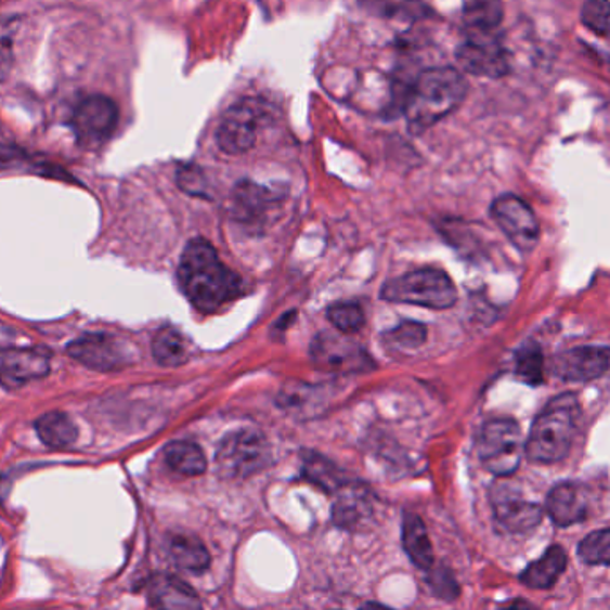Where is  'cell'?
<instances>
[{
  "label": "cell",
  "instance_id": "6da1fadb",
  "mask_svg": "<svg viewBox=\"0 0 610 610\" xmlns=\"http://www.w3.org/2000/svg\"><path fill=\"white\" fill-rule=\"evenodd\" d=\"M177 277L187 300L204 314L217 313L242 293L239 277L223 264L206 239L187 243Z\"/></svg>",
  "mask_w": 610,
  "mask_h": 610
},
{
  "label": "cell",
  "instance_id": "7a4b0ae2",
  "mask_svg": "<svg viewBox=\"0 0 610 610\" xmlns=\"http://www.w3.org/2000/svg\"><path fill=\"white\" fill-rule=\"evenodd\" d=\"M466 93L468 82L460 72L454 68L425 70L405 96L408 129L416 134L427 131L455 112L465 101Z\"/></svg>",
  "mask_w": 610,
  "mask_h": 610
},
{
  "label": "cell",
  "instance_id": "3957f363",
  "mask_svg": "<svg viewBox=\"0 0 610 610\" xmlns=\"http://www.w3.org/2000/svg\"><path fill=\"white\" fill-rule=\"evenodd\" d=\"M581 425L575 394H560L541 411L524 439V455L537 465H554L570 454Z\"/></svg>",
  "mask_w": 610,
  "mask_h": 610
},
{
  "label": "cell",
  "instance_id": "277c9868",
  "mask_svg": "<svg viewBox=\"0 0 610 610\" xmlns=\"http://www.w3.org/2000/svg\"><path fill=\"white\" fill-rule=\"evenodd\" d=\"M382 298L419 308L449 309L457 302V288L443 270L421 268L389 281L382 288Z\"/></svg>",
  "mask_w": 610,
  "mask_h": 610
},
{
  "label": "cell",
  "instance_id": "5b68a950",
  "mask_svg": "<svg viewBox=\"0 0 610 610\" xmlns=\"http://www.w3.org/2000/svg\"><path fill=\"white\" fill-rule=\"evenodd\" d=\"M477 450L482 465L499 479L510 477L520 468L524 455V439L515 419H491L480 430Z\"/></svg>",
  "mask_w": 610,
  "mask_h": 610
},
{
  "label": "cell",
  "instance_id": "8992f818",
  "mask_svg": "<svg viewBox=\"0 0 610 610\" xmlns=\"http://www.w3.org/2000/svg\"><path fill=\"white\" fill-rule=\"evenodd\" d=\"M272 450L256 430H237L223 439L217 452L218 473L223 479H248L267 468Z\"/></svg>",
  "mask_w": 610,
  "mask_h": 610
},
{
  "label": "cell",
  "instance_id": "52a82bcc",
  "mask_svg": "<svg viewBox=\"0 0 610 610\" xmlns=\"http://www.w3.org/2000/svg\"><path fill=\"white\" fill-rule=\"evenodd\" d=\"M493 515L499 529L509 534H524L534 530L543 520L541 505L523 498L521 491L510 482H496L491 490Z\"/></svg>",
  "mask_w": 610,
  "mask_h": 610
},
{
  "label": "cell",
  "instance_id": "ba28073f",
  "mask_svg": "<svg viewBox=\"0 0 610 610\" xmlns=\"http://www.w3.org/2000/svg\"><path fill=\"white\" fill-rule=\"evenodd\" d=\"M72 358L95 372H117L132 364V350L112 334H85L68 345Z\"/></svg>",
  "mask_w": 610,
  "mask_h": 610
},
{
  "label": "cell",
  "instance_id": "9c48e42d",
  "mask_svg": "<svg viewBox=\"0 0 610 610\" xmlns=\"http://www.w3.org/2000/svg\"><path fill=\"white\" fill-rule=\"evenodd\" d=\"M262 109L252 101H242L229 107L217 131V143L225 154L239 156L250 151L258 140Z\"/></svg>",
  "mask_w": 610,
  "mask_h": 610
},
{
  "label": "cell",
  "instance_id": "30bf717a",
  "mask_svg": "<svg viewBox=\"0 0 610 610\" xmlns=\"http://www.w3.org/2000/svg\"><path fill=\"white\" fill-rule=\"evenodd\" d=\"M118 107L109 96H88L76 107L72 129L77 142L85 146H99L112 138L117 129Z\"/></svg>",
  "mask_w": 610,
  "mask_h": 610
},
{
  "label": "cell",
  "instance_id": "8fae6325",
  "mask_svg": "<svg viewBox=\"0 0 610 610\" xmlns=\"http://www.w3.org/2000/svg\"><path fill=\"white\" fill-rule=\"evenodd\" d=\"M494 222L521 252H530L540 242V223L529 204L515 195L496 198L491 206Z\"/></svg>",
  "mask_w": 610,
  "mask_h": 610
},
{
  "label": "cell",
  "instance_id": "7c38bea8",
  "mask_svg": "<svg viewBox=\"0 0 610 610\" xmlns=\"http://www.w3.org/2000/svg\"><path fill=\"white\" fill-rule=\"evenodd\" d=\"M457 61L473 76L496 79L509 72L507 51L493 33H468L457 49Z\"/></svg>",
  "mask_w": 610,
  "mask_h": 610
},
{
  "label": "cell",
  "instance_id": "4fadbf2b",
  "mask_svg": "<svg viewBox=\"0 0 610 610\" xmlns=\"http://www.w3.org/2000/svg\"><path fill=\"white\" fill-rule=\"evenodd\" d=\"M311 355L320 368L333 372H361L372 363L358 343L336 334H320L311 347Z\"/></svg>",
  "mask_w": 610,
  "mask_h": 610
},
{
  "label": "cell",
  "instance_id": "5bb4252c",
  "mask_svg": "<svg viewBox=\"0 0 610 610\" xmlns=\"http://www.w3.org/2000/svg\"><path fill=\"white\" fill-rule=\"evenodd\" d=\"M51 369V361L43 350L0 349V386L18 388L24 384L46 377Z\"/></svg>",
  "mask_w": 610,
  "mask_h": 610
},
{
  "label": "cell",
  "instance_id": "9a60e30c",
  "mask_svg": "<svg viewBox=\"0 0 610 610\" xmlns=\"http://www.w3.org/2000/svg\"><path fill=\"white\" fill-rule=\"evenodd\" d=\"M610 368V350L596 347H579L557 355L554 372L557 377L570 382H589Z\"/></svg>",
  "mask_w": 610,
  "mask_h": 610
},
{
  "label": "cell",
  "instance_id": "2e32d148",
  "mask_svg": "<svg viewBox=\"0 0 610 610\" xmlns=\"http://www.w3.org/2000/svg\"><path fill=\"white\" fill-rule=\"evenodd\" d=\"M589 502L582 485L562 482L555 485L546 496L545 510L557 527H571L581 523L587 516Z\"/></svg>",
  "mask_w": 610,
  "mask_h": 610
},
{
  "label": "cell",
  "instance_id": "e0dca14e",
  "mask_svg": "<svg viewBox=\"0 0 610 610\" xmlns=\"http://www.w3.org/2000/svg\"><path fill=\"white\" fill-rule=\"evenodd\" d=\"M148 598L156 610H204L195 589L173 575H156L148 582Z\"/></svg>",
  "mask_w": 610,
  "mask_h": 610
},
{
  "label": "cell",
  "instance_id": "ac0fdd59",
  "mask_svg": "<svg viewBox=\"0 0 610 610\" xmlns=\"http://www.w3.org/2000/svg\"><path fill=\"white\" fill-rule=\"evenodd\" d=\"M338 498L333 507L334 523L347 530L363 529L374 515L368 491L361 485L345 484L336 491Z\"/></svg>",
  "mask_w": 610,
  "mask_h": 610
},
{
  "label": "cell",
  "instance_id": "d6986e66",
  "mask_svg": "<svg viewBox=\"0 0 610 610\" xmlns=\"http://www.w3.org/2000/svg\"><path fill=\"white\" fill-rule=\"evenodd\" d=\"M568 566L562 546H550L540 559L530 562L520 575L521 584L530 589H550L557 584Z\"/></svg>",
  "mask_w": 610,
  "mask_h": 610
},
{
  "label": "cell",
  "instance_id": "ffe728a7",
  "mask_svg": "<svg viewBox=\"0 0 610 610\" xmlns=\"http://www.w3.org/2000/svg\"><path fill=\"white\" fill-rule=\"evenodd\" d=\"M273 204V197L264 187L254 182L237 184L233 193V215L237 222L261 223L267 217L268 209Z\"/></svg>",
  "mask_w": 610,
  "mask_h": 610
},
{
  "label": "cell",
  "instance_id": "44dd1931",
  "mask_svg": "<svg viewBox=\"0 0 610 610\" xmlns=\"http://www.w3.org/2000/svg\"><path fill=\"white\" fill-rule=\"evenodd\" d=\"M168 551L176 562L177 568L187 571V573H203L211 564V557L207 551L203 541L190 534L173 535L168 543Z\"/></svg>",
  "mask_w": 610,
  "mask_h": 610
},
{
  "label": "cell",
  "instance_id": "7402d4cb",
  "mask_svg": "<svg viewBox=\"0 0 610 610\" xmlns=\"http://www.w3.org/2000/svg\"><path fill=\"white\" fill-rule=\"evenodd\" d=\"M36 432L38 438L49 449H68L76 443L79 430L74 419L68 414L52 411L36 419Z\"/></svg>",
  "mask_w": 610,
  "mask_h": 610
},
{
  "label": "cell",
  "instance_id": "603a6c76",
  "mask_svg": "<svg viewBox=\"0 0 610 610\" xmlns=\"http://www.w3.org/2000/svg\"><path fill=\"white\" fill-rule=\"evenodd\" d=\"M404 548L414 564L421 570H430L434 564V550H432L429 534L419 516L405 515Z\"/></svg>",
  "mask_w": 610,
  "mask_h": 610
},
{
  "label": "cell",
  "instance_id": "cb8c5ba5",
  "mask_svg": "<svg viewBox=\"0 0 610 610\" xmlns=\"http://www.w3.org/2000/svg\"><path fill=\"white\" fill-rule=\"evenodd\" d=\"M165 460L177 473L197 477L206 471L204 452L192 441H173L165 449Z\"/></svg>",
  "mask_w": 610,
  "mask_h": 610
},
{
  "label": "cell",
  "instance_id": "d4e9b609",
  "mask_svg": "<svg viewBox=\"0 0 610 610\" xmlns=\"http://www.w3.org/2000/svg\"><path fill=\"white\" fill-rule=\"evenodd\" d=\"M152 353L161 366H181L190 358L186 341L182 338L181 333L172 327L157 330L156 336L152 339Z\"/></svg>",
  "mask_w": 610,
  "mask_h": 610
},
{
  "label": "cell",
  "instance_id": "484cf974",
  "mask_svg": "<svg viewBox=\"0 0 610 610\" xmlns=\"http://www.w3.org/2000/svg\"><path fill=\"white\" fill-rule=\"evenodd\" d=\"M499 0H473L466 8L465 22L468 33H493L502 22Z\"/></svg>",
  "mask_w": 610,
  "mask_h": 610
},
{
  "label": "cell",
  "instance_id": "4316f807",
  "mask_svg": "<svg viewBox=\"0 0 610 610\" xmlns=\"http://www.w3.org/2000/svg\"><path fill=\"white\" fill-rule=\"evenodd\" d=\"M303 475L308 477L311 482L320 485L322 490L334 493V491L341 490L347 482L339 477L338 469L334 468L328 460L323 459L316 454L303 455Z\"/></svg>",
  "mask_w": 610,
  "mask_h": 610
},
{
  "label": "cell",
  "instance_id": "83f0119b",
  "mask_svg": "<svg viewBox=\"0 0 610 610\" xmlns=\"http://www.w3.org/2000/svg\"><path fill=\"white\" fill-rule=\"evenodd\" d=\"M543 372H545V359L543 352L535 343H527L521 347L520 352L516 353V375L530 386H537L543 382Z\"/></svg>",
  "mask_w": 610,
  "mask_h": 610
},
{
  "label": "cell",
  "instance_id": "f1b7e54d",
  "mask_svg": "<svg viewBox=\"0 0 610 610\" xmlns=\"http://www.w3.org/2000/svg\"><path fill=\"white\" fill-rule=\"evenodd\" d=\"M579 557L585 564L610 566V529L585 535L579 545Z\"/></svg>",
  "mask_w": 610,
  "mask_h": 610
},
{
  "label": "cell",
  "instance_id": "f546056e",
  "mask_svg": "<svg viewBox=\"0 0 610 610\" xmlns=\"http://www.w3.org/2000/svg\"><path fill=\"white\" fill-rule=\"evenodd\" d=\"M581 21L596 35L610 36V0H585Z\"/></svg>",
  "mask_w": 610,
  "mask_h": 610
},
{
  "label": "cell",
  "instance_id": "4dcf8cb0",
  "mask_svg": "<svg viewBox=\"0 0 610 610\" xmlns=\"http://www.w3.org/2000/svg\"><path fill=\"white\" fill-rule=\"evenodd\" d=\"M328 320L339 333H358L364 325L363 308L358 303H336L327 311Z\"/></svg>",
  "mask_w": 610,
  "mask_h": 610
},
{
  "label": "cell",
  "instance_id": "1f68e13d",
  "mask_svg": "<svg viewBox=\"0 0 610 610\" xmlns=\"http://www.w3.org/2000/svg\"><path fill=\"white\" fill-rule=\"evenodd\" d=\"M389 345L402 350L419 349L427 339V328L421 323L405 322L388 333Z\"/></svg>",
  "mask_w": 610,
  "mask_h": 610
},
{
  "label": "cell",
  "instance_id": "d6a6232c",
  "mask_svg": "<svg viewBox=\"0 0 610 610\" xmlns=\"http://www.w3.org/2000/svg\"><path fill=\"white\" fill-rule=\"evenodd\" d=\"M375 11L388 16H419L421 4L418 0H372Z\"/></svg>",
  "mask_w": 610,
  "mask_h": 610
},
{
  "label": "cell",
  "instance_id": "836d02e7",
  "mask_svg": "<svg viewBox=\"0 0 610 610\" xmlns=\"http://www.w3.org/2000/svg\"><path fill=\"white\" fill-rule=\"evenodd\" d=\"M177 182H179V187L190 193V195L206 197V177L203 176V172L197 167L186 165V167L179 168Z\"/></svg>",
  "mask_w": 610,
  "mask_h": 610
},
{
  "label": "cell",
  "instance_id": "e575fe53",
  "mask_svg": "<svg viewBox=\"0 0 610 610\" xmlns=\"http://www.w3.org/2000/svg\"><path fill=\"white\" fill-rule=\"evenodd\" d=\"M432 587L438 590L439 595L450 598V600L459 595L457 582L454 581V576L450 575V571L446 568H441L436 573V576H432Z\"/></svg>",
  "mask_w": 610,
  "mask_h": 610
},
{
  "label": "cell",
  "instance_id": "d590c367",
  "mask_svg": "<svg viewBox=\"0 0 610 610\" xmlns=\"http://www.w3.org/2000/svg\"><path fill=\"white\" fill-rule=\"evenodd\" d=\"M11 38L0 35V79H4L11 65Z\"/></svg>",
  "mask_w": 610,
  "mask_h": 610
},
{
  "label": "cell",
  "instance_id": "8d00e7d4",
  "mask_svg": "<svg viewBox=\"0 0 610 610\" xmlns=\"http://www.w3.org/2000/svg\"><path fill=\"white\" fill-rule=\"evenodd\" d=\"M505 610H537V609H535L534 606H530V603H527V601H516V603H512V606H510L509 609H505Z\"/></svg>",
  "mask_w": 610,
  "mask_h": 610
},
{
  "label": "cell",
  "instance_id": "74e56055",
  "mask_svg": "<svg viewBox=\"0 0 610 610\" xmlns=\"http://www.w3.org/2000/svg\"><path fill=\"white\" fill-rule=\"evenodd\" d=\"M359 610H393L389 609V607L380 606V603H364L363 607Z\"/></svg>",
  "mask_w": 610,
  "mask_h": 610
}]
</instances>
